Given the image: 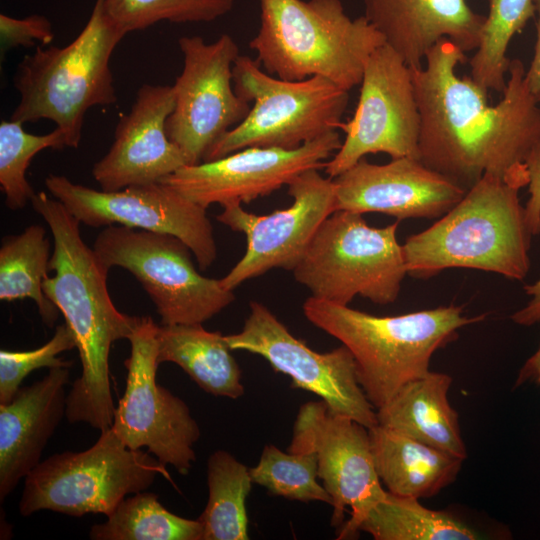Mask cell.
<instances>
[{
    "label": "cell",
    "instance_id": "obj_1",
    "mask_svg": "<svg viewBox=\"0 0 540 540\" xmlns=\"http://www.w3.org/2000/svg\"><path fill=\"white\" fill-rule=\"evenodd\" d=\"M468 60L443 38L411 68L421 116L419 160L469 190L485 173L508 176L525 168L540 141V96L526 85L521 60H511L503 97L489 105L488 92L456 73Z\"/></svg>",
    "mask_w": 540,
    "mask_h": 540
},
{
    "label": "cell",
    "instance_id": "obj_2",
    "mask_svg": "<svg viewBox=\"0 0 540 540\" xmlns=\"http://www.w3.org/2000/svg\"><path fill=\"white\" fill-rule=\"evenodd\" d=\"M34 211L49 226L53 252L43 291L59 309L72 331L82 372L66 398L65 417L101 431L110 428L115 405L110 387L109 354L112 344L128 339L139 317L120 312L107 288L109 268L81 238L80 222L46 192H36Z\"/></svg>",
    "mask_w": 540,
    "mask_h": 540
},
{
    "label": "cell",
    "instance_id": "obj_3",
    "mask_svg": "<svg viewBox=\"0 0 540 540\" xmlns=\"http://www.w3.org/2000/svg\"><path fill=\"white\" fill-rule=\"evenodd\" d=\"M527 185L526 166L508 176L485 173L436 223L406 239L407 273L426 279L468 268L522 280L533 236L519 199Z\"/></svg>",
    "mask_w": 540,
    "mask_h": 540
},
{
    "label": "cell",
    "instance_id": "obj_4",
    "mask_svg": "<svg viewBox=\"0 0 540 540\" xmlns=\"http://www.w3.org/2000/svg\"><path fill=\"white\" fill-rule=\"evenodd\" d=\"M302 309L309 322L352 353L359 384L376 410L402 386L428 374L435 351L454 341L460 328L486 316L467 317L453 304L375 316L311 296Z\"/></svg>",
    "mask_w": 540,
    "mask_h": 540
},
{
    "label": "cell",
    "instance_id": "obj_5",
    "mask_svg": "<svg viewBox=\"0 0 540 540\" xmlns=\"http://www.w3.org/2000/svg\"><path fill=\"white\" fill-rule=\"evenodd\" d=\"M260 27L249 47L267 73L289 81L321 76L350 91L372 52L385 44L364 16L340 0H258Z\"/></svg>",
    "mask_w": 540,
    "mask_h": 540
},
{
    "label": "cell",
    "instance_id": "obj_6",
    "mask_svg": "<svg viewBox=\"0 0 540 540\" xmlns=\"http://www.w3.org/2000/svg\"><path fill=\"white\" fill-rule=\"evenodd\" d=\"M126 35L106 14L103 0H96L71 43L37 46L19 63L13 84L20 98L11 120H51L64 134L66 146L77 148L87 111L117 101L110 59Z\"/></svg>",
    "mask_w": 540,
    "mask_h": 540
},
{
    "label": "cell",
    "instance_id": "obj_7",
    "mask_svg": "<svg viewBox=\"0 0 540 540\" xmlns=\"http://www.w3.org/2000/svg\"><path fill=\"white\" fill-rule=\"evenodd\" d=\"M235 92L253 103L247 116L205 154L212 161L247 147L295 149L338 130L349 91L321 76L300 81L274 77L240 55L233 66Z\"/></svg>",
    "mask_w": 540,
    "mask_h": 540
},
{
    "label": "cell",
    "instance_id": "obj_8",
    "mask_svg": "<svg viewBox=\"0 0 540 540\" xmlns=\"http://www.w3.org/2000/svg\"><path fill=\"white\" fill-rule=\"evenodd\" d=\"M150 454L128 448L107 428L87 450L41 461L24 478L19 513L30 516L50 510L74 517H107L126 496L146 491L157 475L173 483L166 465Z\"/></svg>",
    "mask_w": 540,
    "mask_h": 540
},
{
    "label": "cell",
    "instance_id": "obj_9",
    "mask_svg": "<svg viewBox=\"0 0 540 540\" xmlns=\"http://www.w3.org/2000/svg\"><path fill=\"white\" fill-rule=\"evenodd\" d=\"M399 222L371 227L360 213L334 211L292 271L295 280L311 297L339 305H349L355 296L393 303L408 274L396 236Z\"/></svg>",
    "mask_w": 540,
    "mask_h": 540
},
{
    "label": "cell",
    "instance_id": "obj_10",
    "mask_svg": "<svg viewBox=\"0 0 540 540\" xmlns=\"http://www.w3.org/2000/svg\"><path fill=\"white\" fill-rule=\"evenodd\" d=\"M93 249L109 269L122 267L139 281L163 325L203 324L235 299L220 279L197 271L192 251L173 235L109 225Z\"/></svg>",
    "mask_w": 540,
    "mask_h": 540
},
{
    "label": "cell",
    "instance_id": "obj_11",
    "mask_svg": "<svg viewBox=\"0 0 540 540\" xmlns=\"http://www.w3.org/2000/svg\"><path fill=\"white\" fill-rule=\"evenodd\" d=\"M157 328L152 317L142 316L128 337L126 388L111 428L128 448L145 447L162 464L186 475L196 460L200 428L188 405L156 381Z\"/></svg>",
    "mask_w": 540,
    "mask_h": 540
},
{
    "label": "cell",
    "instance_id": "obj_12",
    "mask_svg": "<svg viewBox=\"0 0 540 540\" xmlns=\"http://www.w3.org/2000/svg\"><path fill=\"white\" fill-rule=\"evenodd\" d=\"M178 43L184 64L172 85L175 106L166 132L188 165H195L247 116L251 105L234 89L233 66L240 53L230 35L211 43L200 36H183Z\"/></svg>",
    "mask_w": 540,
    "mask_h": 540
},
{
    "label": "cell",
    "instance_id": "obj_13",
    "mask_svg": "<svg viewBox=\"0 0 540 540\" xmlns=\"http://www.w3.org/2000/svg\"><path fill=\"white\" fill-rule=\"evenodd\" d=\"M338 129L345 139L323 168L330 178L371 153L419 159L421 116L412 71L386 43L369 56L354 114Z\"/></svg>",
    "mask_w": 540,
    "mask_h": 540
},
{
    "label": "cell",
    "instance_id": "obj_14",
    "mask_svg": "<svg viewBox=\"0 0 540 540\" xmlns=\"http://www.w3.org/2000/svg\"><path fill=\"white\" fill-rule=\"evenodd\" d=\"M287 451L315 453L318 477L332 498L331 525L340 526L346 508L351 510L337 539L355 538L367 513L387 492L375 468L369 429L332 413L322 400L307 402L299 408Z\"/></svg>",
    "mask_w": 540,
    "mask_h": 540
},
{
    "label": "cell",
    "instance_id": "obj_15",
    "mask_svg": "<svg viewBox=\"0 0 540 540\" xmlns=\"http://www.w3.org/2000/svg\"><path fill=\"white\" fill-rule=\"evenodd\" d=\"M44 183L49 193L82 224H119L173 235L190 248L201 270L216 260L213 226L206 208L166 184L156 182L104 191L57 174H49Z\"/></svg>",
    "mask_w": 540,
    "mask_h": 540
},
{
    "label": "cell",
    "instance_id": "obj_16",
    "mask_svg": "<svg viewBox=\"0 0 540 540\" xmlns=\"http://www.w3.org/2000/svg\"><path fill=\"white\" fill-rule=\"evenodd\" d=\"M249 306L242 330L225 335L231 350L263 357L276 372L289 376L294 388L317 395L332 413L368 429L378 425L376 408L359 384L354 357L346 346L316 352L291 334L264 304L251 301Z\"/></svg>",
    "mask_w": 540,
    "mask_h": 540
},
{
    "label": "cell",
    "instance_id": "obj_17",
    "mask_svg": "<svg viewBox=\"0 0 540 540\" xmlns=\"http://www.w3.org/2000/svg\"><path fill=\"white\" fill-rule=\"evenodd\" d=\"M318 170H306L289 182L293 202L285 209L256 215L238 202L223 207L216 219L243 233L247 243L243 257L220 279L225 289L233 291L273 268L294 270L323 221L336 211L333 179Z\"/></svg>",
    "mask_w": 540,
    "mask_h": 540
},
{
    "label": "cell",
    "instance_id": "obj_18",
    "mask_svg": "<svg viewBox=\"0 0 540 540\" xmlns=\"http://www.w3.org/2000/svg\"><path fill=\"white\" fill-rule=\"evenodd\" d=\"M342 145L337 130L295 149L247 147L224 157L185 165L160 182L207 209L249 203L280 189L300 173L323 169Z\"/></svg>",
    "mask_w": 540,
    "mask_h": 540
},
{
    "label": "cell",
    "instance_id": "obj_19",
    "mask_svg": "<svg viewBox=\"0 0 540 540\" xmlns=\"http://www.w3.org/2000/svg\"><path fill=\"white\" fill-rule=\"evenodd\" d=\"M332 179L336 211L378 212L397 221L441 217L466 193L413 157L395 158L386 164L362 158Z\"/></svg>",
    "mask_w": 540,
    "mask_h": 540
},
{
    "label": "cell",
    "instance_id": "obj_20",
    "mask_svg": "<svg viewBox=\"0 0 540 540\" xmlns=\"http://www.w3.org/2000/svg\"><path fill=\"white\" fill-rule=\"evenodd\" d=\"M174 106L172 85L143 84L139 88L130 111L116 125L109 151L92 168L101 190L160 182L188 165L166 132Z\"/></svg>",
    "mask_w": 540,
    "mask_h": 540
},
{
    "label": "cell",
    "instance_id": "obj_21",
    "mask_svg": "<svg viewBox=\"0 0 540 540\" xmlns=\"http://www.w3.org/2000/svg\"><path fill=\"white\" fill-rule=\"evenodd\" d=\"M364 17L410 68L443 38L464 53L480 44L486 16L466 0H363Z\"/></svg>",
    "mask_w": 540,
    "mask_h": 540
},
{
    "label": "cell",
    "instance_id": "obj_22",
    "mask_svg": "<svg viewBox=\"0 0 540 540\" xmlns=\"http://www.w3.org/2000/svg\"><path fill=\"white\" fill-rule=\"evenodd\" d=\"M69 367L20 387L13 399L0 404V501L15 490L41 461L42 453L66 415L65 387Z\"/></svg>",
    "mask_w": 540,
    "mask_h": 540
},
{
    "label": "cell",
    "instance_id": "obj_23",
    "mask_svg": "<svg viewBox=\"0 0 540 540\" xmlns=\"http://www.w3.org/2000/svg\"><path fill=\"white\" fill-rule=\"evenodd\" d=\"M451 383L448 374L433 371L408 382L376 410L378 424L465 459L458 413L448 400Z\"/></svg>",
    "mask_w": 540,
    "mask_h": 540
},
{
    "label": "cell",
    "instance_id": "obj_24",
    "mask_svg": "<svg viewBox=\"0 0 540 540\" xmlns=\"http://www.w3.org/2000/svg\"><path fill=\"white\" fill-rule=\"evenodd\" d=\"M369 435L377 474L395 495L433 497L455 481L464 461L379 424Z\"/></svg>",
    "mask_w": 540,
    "mask_h": 540
},
{
    "label": "cell",
    "instance_id": "obj_25",
    "mask_svg": "<svg viewBox=\"0 0 540 540\" xmlns=\"http://www.w3.org/2000/svg\"><path fill=\"white\" fill-rule=\"evenodd\" d=\"M157 344L159 365L177 364L205 392L230 399L245 393L241 369L221 332L208 331L202 324H161Z\"/></svg>",
    "mask_w": 540,
    "mask_h": 540
},
{
    "label": "cell",
    "instance_id": "obj_26",
    "mask_svg": "<svg viewBox=\"0 0 540 540\" xmlns=\"http://www.w3.org/2000/svg\"><path fill=\"white\" fill-rule=\"evenodd\" d=\"M50 257V241L41 225H30L20 234L3 238L0 247V299H32L43 323L53 327L60 311L43 291Z\"/></svg>",
    "mask_w": 540,
    "mask_h": 540
},
{
    "label": "cell",
    "instance_id": "obj_27",
    "mask_svg": "<svg viewBox=\"0 0 540 540\" xmlns=\"http://www.w3.org/2000/svg\"><path fill=\"white\" fill-rule=\"evenodd\" d=\"M359 531L375 540H476L481 534L453 514L389 491L365 516Z\"/></svg>",
    "mask_w": 540,
    "mask_h": 540
},
{
    "label": "cell",
    "instance_id": "obj_28",
    "mask_svg": "<svg viewBox=\"0 0 540 540\" xmlns=\"http://www.w3.org/2000/svg\"><path fill=\"white\" fill-rule=\"evenodd\" d=\"M209 497L198 518L202 540H247L246 499L252 488L250 468L225 450H216L207 463Z\"/></svg>",
    "mask_w": 540,
    "mask_h": 540
},
{
    "label": "cell",
    "instance_id": "obj_29",
    "mask_svg": "<svg viewBox=\"0 0 540 540\" xmlns=\"http://www.w3.org/2000/svg\"><path fill=\"white\" fill-rule=\"evenodd\" d=\"M202 524L167 510L151 492L126 497L103 523L90 528L92 540H202Z\"/></svg>",
    "mask_w": 540,
    "mask_h": 540
},
{
    "label": "cell",
    "instance_id": "obj_30",
    "mask_svg": "<svg viewBox=\"0 0 540 540\" xmlns=\"http://www.w3.org/2000/svg\"><path fill=\"white\" fill-rule=\"evenodd\" d=\"M489 12L480 44L469 59L470 77L483 90H505L506 74L511 63L507 48L536 15L534 0H487Z\"/></svg>",
    "mask_w": 540,
    "mask_h": 540
},
{
    "label": "cell",
    "instance_id": "obj_31",
    "mask_svg": "<svg viewBox=\"0 0 540 540\" xmlns=\"http://www.w3.org/2000/svg\"><path fill=\"white\" fill-rule=\"evenodd\" d=\"M65 147V136L58 128L35 135L26 132L21 122L1 121L0 186L9 209L24 208L36 193L26 178L32 158L44 149L62 150Z\"/></svg>",
    "mask_w": 540,
    "mask_h": 540
},
{
    "label": "cell",
    "instance_id": "obj_32",
    "mask_svg": "<svg viewBox=\"0 0 540 540\" xmlns=\"http://www.w3.org/2000/svg\"><path fill=\"white\" fill-rule=\"evenodd\" d=\"M250 474L253 483L266 488L270 495L332 505L331 496L317 480V458L312 451L283 452L268 444Z\"/></svg>",
    "mask_w": 540,
    "mask_h": 540
},
{
    "label": "cell",
    "instance_id": "obj_33",
    "mask_svg": "<svg viewBox=\"0 0 540 540\" xmlns=\"http://www.w3.org/2000/svg\"><path fill=\"white\" fill-rule=\"evenodd\" d=\"M235 0H103L110 19L126 34L156 23L211 22L229 13Z\"/></svg>",
    "mask_w": 540,
    "mask_h": 540
},
{
    "label": "cell",
    "instance_id": "obj_34",
    "mask_svg": "<svg viewBox=\"0 0 540 540\" xmlns=\"http://www.w3.org/2000/svg\"><path fill=\"white\" fill-rule=\"evenodd\" d=\"M76 347V340L66 324L56 327L53 337L42 346L28 351H0V404L10 402L22 381L34 370L48 367H69L73 362L58 354Z\"/></svg>",
    "mask_w": 540,
    "mask_h": 540
},
{
    "label": "cell",
    "instance_id": "obj_35",
    "mask_svg": "<svg viewBox=\"0 0 540 540\" xmlns=\"http://www.w3.org/2000/svg\"><path fill=\"white\" fill-rule=\"evenodd\" d=\"M54 37L52 23L45 16L35 14L19 19L0 14L1 57L15 47H31L36 42L50 44Z\"/></svg>",
    "mask_w": 540,
    "mask_h": 540
},
{
    "label": "cell",
    "instance_id": "obj_36",
    "mask_svg": "<svg viewBox=\"0 0 540 540\" xmlns=\"http://www.w3.org/2000/svg\"><path fill=\"white\" fill-rule=\"evenodd\" d=\"M530 198L525 207L526 220L532 235L540 234V141L525 160Z\"/></svg>",
    "mask_w": 540,
    "mask_h": 540
},
{
    "label": "cell",
    "instance_id": "obj_37",
    "mask_svg": "<svg viewBox=\"0 0 540 540\" xmlns=\"http://www.w3.org/2000/svg\"><path fill=\"white\" fill-rule=\"evenodd\" d=\"M524 290L531 299L525 307L516 311L511 319L516 324L531 326L540 322V278L533 284L526 285Z\"/></svg>",
    "mask_w": 540,
    "mask_h": 540
},
{
    "label": "cell",
    "instance_id": "obj_38",
    "mask_svg": "<svg viewBox=\"0 0 540 540\" xmlns=\"http://www.w3.org/2000/svg\"><path fill=\"white\" fill-rule=\"evenodd\" d=\"M536 12V41L530 67L525 71V82L532 93L540 96V0H534Z\"/></svg>",
    "mask_w": 540,
    "mask_h": 540
},
{
    "label": "cell",
    "instance_id": "obj_39",
    "mask_svg": "<svg viewBox=\"0 0 540 540\" xmlns=\"http://www.w3.org/2000/svg\"><path fill=\"white\" fill-rule=\"evenodd\" d=\"M527 381L540 384V345L537 351L525 362L516 380V386Z\"/></svg>",
    "mask_w": 540,
    "mask_h": 540
}]
</instances>
